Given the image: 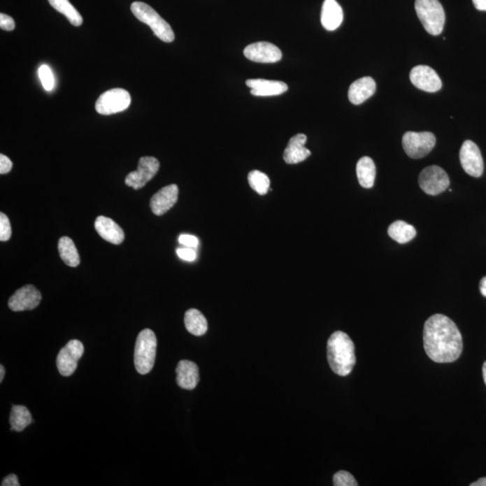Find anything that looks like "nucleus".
<instances>
[{
  "label": "nucleus",
  "mask_w": 486,
  "mask_h": 486,
  "mask_svg": "<svg viewBox=\"0 0 486 486\" xmlns=\"http://www.w3.org/2000/svg\"><path fill=\"white\" fill-rule=\"evenodd\" d=\"M327 357L332 371L338 376L350 375L356 364L355 346L349 335L338 331L327 343Z\"/></svg>",
  "instance_id": "2"
},
{
  "label": "nucleus",
  "mask_w": 486,
  "mask_h": 486,
  "mask_svg": "<svg viewBox=\"0 0 486 486\" xmlns=\"http://www.w3.org/2000/svg\"><path fill=\"white\" fill-rule=\"evenodd\" d=\"M177 254L181 259L186 260V262H194L196 259V249H193V248H178Z\"/></svg>",
  "instance_id": "32"
},
{
  "label": "nucleus",
  "mask_w": 486,
  "mask_h": 486,
  "mask_svg": "<svg viewBox=\"0 0 486 486\" xmlns=\"http://www.w3.org/2000/svg\"><path fill=\"white\" fill-rule=\"evenodd\" d=\"M159 162L155 157H142L136 171H131L125 178L127 186L138 190L143 188L158 173Z\"/></svg>",
  "instance_id": "9"
},
{
  "label": "nucleus",
  "mask_w": 486,
  "mask_h": 486,
  "mask_svg": "<svg viewBox=\"0 0 486 486\" xmlns=\"http://www.w3.org/2000/svg\"><path fill=\"white\" fill-rule=\"evenodd\" d=\"M357 176L360 186L371 188L374 186L376 178V165L369 157H363L357 162Z\"/></svg>",
  "instance_id": "23"
},
{
  "label": "nucleus",
  "mask_w": 486,
  "mask_h": 486,
  "mask_svg": "<svg viewBox=\"0 0 486 486\" xmlns=\"http://www.w3.org/2000/svg\"><path fill=\"white\" fill-rule=\"evenodd\" d=\"M12 167H13V163L11 159L4 155H0V173L2 175L8 173L11 171Z\"/></svg>",
  "instance_id": "35"
},
{
  "label": "nucleus",
  "mask_w": 486,
  "mask_h": 486,
  "mask_svg": "<svg viewBox=\"0 0 486 486\" xmlns=\"http://www.w3.org/2000/svg\"><path fill=\"white\" fill-rule=\"evenodd\" d=\"M95 228L97 234L108 243L118 245L124 240V233L122 229L112 219L106 216H99L95 222Z\"/></svg>",
  "instance_id": "19"
},
{
  "label": "nucleus",
  "mask_w": 486,
  "mask_h": 486,
  "mask_svg": "<svg viewBox=\"0 0 486 486\" xmlns=\"http://www.w3.org/2000/svg\"><path fill=\"white\" fill-rule=\"evenodd\" d=\"M248 87H250V93L256 97H273L282 95L287 92V85L282 81L263 80H248L246 81Z\"/></svg>",
  "instance_id": "17"
},
{
  "label": "nucleus",
  "mask_w": 486,
  "mask_h": 486,
  "mask_svg": "<svg viewBox=\"0 0 486 486\" xmlns=\"http://www.w3.org/2000/svg\"><path fill=\"white\" fill-rule=\"evenodd\" d=\"M470 486H486V478H480L478 481L472 483Z\"/></svg>",
  "instance_id": "39"
},
{
  "label": "nucleus",
  "mask_w": 486,
  "mask_h": 486,
  "mask_svg": "<svg viewBox=\"0 0 486 486\" xmlns=\"http://www.w3.org/2000/svg\"><path fill=\"white\" fill-rule=\"evenodd\" d=\"M461 166L466 173L471 177L479 178L484 172V161L481 152L475 143L467 140L463 143L459 152Z\"/></svg>",
  "instance_id": "11"
},
{
  "label": "nucleus",
  "mask_w": 486,
  "mask_h": 486,
  "mask_svg": "<svg viewBox=\"0 0 486 486\" xmlns=\"http://www.w3.org/2000/svg\"><path fill=\"white\" fill-rule=\"evenodd\" d=\"M131 10L138 20L148 24L159 40L165 43L173 42L175 34L171 27L148 4L139 1L134 2L131 6Z\"/></svg>",
  "instance_id": "3"
},
{
  "label": "nucleus",
  "mask_w": 486,
  "mask_h": 486,
  "mask_svg": "<svg viewBox=\"0 0 486 486\" xmlns=\"http://www.w3.org/2000/svg\"><path fill=\"white\" fill-rule=\"evenodd\" d=\"M5 376V369L4 366L2 365L0 366V382L3 381V379H4Z\"/></svg>",
  "instance_id": "40"
},
{
  "label": "nucleus",
  "mask_w": 486,
  "mask_h": 486,
  "mask_svg": "<svg viewBox=\"0 0 486 486\" xmlns=\"http://www.w3.org/2000/svg\"><path fill=\"white\" fill-rule=\"evenodd\" d=\"M423 343L429 359L437 363L456 362L463 350L462 335L459 328L452 320L438 313L426 321Z\"/></svg>",
  "instance_id": "1"
},
{
  "label": "nucleus",
  "mask_w": 486,
  "mask_h": 486,
  "mask_svg": "<svg viewBox=\"0 0 486 486\" xmlns=\"http://www.w3.org/2000/svg\"><path fill=\"white\" fill-rule=\"evenodd\" d=\"M389 236L396 243L404 244L415 239L417 231L415 228L403 221H396L388 227Z\"/></svg>",
  "instance_id": "24"
},
{
  "label": "nucleus",
  "mask_w": 486,
  "mask_h": 486,
  "mask_svg": "<svg viewBox=\"0 0 486 486\" xmlns=\"http://www.w3.org/2000/svg\"><path fill=\"white\" fill-rule=\"evenodd\" d=\"M131 96L123 89H113L106 91L96 102V110L103 115L117 114L129 108Z\"/></svg>",
  "instance_id": "7"
},
{
  "label": "nucleus",
  "mask_w": 486,
  "mask_h": 486,
  "mask_svg": "<svg viewBox=\"0 0 486 486\" xmlns=\"http://www.w3.org/2000/svg\"><path fill=\"white\" fill-rule=\"evenodd\" d=\"M2 486H20V482H18V478L17 476L14 475V473H12V475H9L4 480H3Z\"/></svg>",
  "instance_id": "36"
},
{
  "label": "nucleus",
  "mask_w": 486,
  "mask_h": 486,
  "mask_svg": "<svg viewBox=\"0 0 486 486\" xmlns=\"http://www.w3.org/2000/svg\"><path fill=\"white\" fill-rule=\"evenodd\" d=\"M403 147L406 155L412 159H422L434 150L436 137L429 131H407L403 136Z\"/></svg>",
  "instance_id": "6"
},
{
  "label": "nucleus",
  "mask_w": 486,
  "mask_h": 486,
  "mask_svg": "<svg viewBox=\"0 0 486 486\" xmlns=\"http://www.w3.org/2000/svg\"><path fill=\"white\" fill-rule=\"evenodd\" d=\"M176 373H177V384L181 388L193 390L199 384V369L196 363L190 360H181L178 364Z\"/></svg>",
  "instance_id": "18"
},
{
  "label": "nucleus",
  "mask_w": 486,
  "mask_h": 486,
  "mask_svg": "<svg viewBox=\"0 0 486 486\" xmlns=\"http://www.w3.org/2000/svg\"><path fill=\"white\" fill-rule=\"evenodd\" d=\"M376 81L370 77H364L354 81L349 89V99L353 105H360L374 95Z\"/></svg>",
  "instance_id": "20"
},
{
  "label": "nucleus",
  "mask_w": 486,
  "mask_h": 486,
  "mask_svg": "<svg viewBox=\"0 0 486 486\" xmlns=\"http://www.w3.org/2000/svg\"><path fill=\"white\" fill-rule=\"evenodd\" d=\"M343 21V10L336 0H325L322 5L321 22L327 31H334Z\"/></svg>",
  "instance_id": "21"
},
{
  "label": "nucleus",
  "mask_w": 486,
  "mask_h": 486,
  "mask_svg": "<svg viewBox=\"0 0 486 486\" xmlns=\"http://www.w3.org/2000/svg\"><path fill=\"white\" fill-rule=\"evenodd\" d=\"M480 292L483 296L486 297V277L483 278L480 281Z\"/></svg>",
  "instance_id": "38"
},
{
  "label": "nucleus",
  "mask_w": 486,
  "mask_h": 486,
  "mask_svg": "<svg viewBox=\"0 0 486 486\" xmlns=\"http://www.w3.org/2000/svg\"><path fill=\"white\" fill-rule=\"evenodd\" d=\"M15 24L13 18L4 13L0 14V27L2 30L13 31Z\"/></svg>",
  "instance_id": "34"
},
{
  "label": "nucleus",
  "mask_w": 486,
  "mask_h": 486,
  "mask_svg": "<svg viewBox=\"0 0 486 486\" xmlns=\"http://www.w3.org/2000/svg\"><path fill=\"white\" fill-rule=\"evenodd\" d=\"M243 53L248 59L259 64H275L282 59L280 49L268 42L252 43L244 49Z\"/></svg>",
  "instance_id": "14"
},
{
  "label": "nucleus",
  "mask_w": 486,
  "mask_h": 486,
  "mask_svg": "<svg viewBox=\"0 0 486 486\" xmlns=\"http://www.w3.org/2000/svg\"><path fill=\"white\" fill-rule=\"evenodd\" d=\"M184 322L187 331L194 336H202L208 331V321L199 310H187L185 313Z\"/></svg>",
  "instance_id": "22"
},
{
  "label": "nucleus",
  "mask_w": 486,
  "mask_h": 486,
  "mask_svg": "<svg viewBox=\"0 0 486 486\" xmlns=\"http://www.w3.org/2000/svg\"><path fill=\"white\" fill-rule=\"evenodd\" d=\"M473 6L480 11H486V0H473Z\"/></svg>",
  "instance_id": "37"
},
{
  "label": "nucleus",
  "mask_w": 486,
  "mask_h": 486,
  "mask_svg": "<svg viewBox=\"0 0 486 486\" xmlns=\"http://www.w3.org/2000/svg\"><path fill=\"white\" fill-rule=\"evenodd\" d=\"M419 184L424 193L437 196L448 190L450 181L446 171L434 165L423 169L419 176Z\"/></svg>",
  "instance_id": "8"
},
{
  "label": "nucleus",
  "mask_w": 486,
  "mask_h": 486,
  "mask_svg": "<svg viewBox=\"0 0 486 486\" xmlns=\"http://www.w3.org/2000/svg\"><path fill=\"white\" fill-rule=\"evenodd\" d=\"M178 243L183 245L184 247L193 248L196 249L199 246V239L194 235L190 234H181L178 237Z\"/></svg>",
  "instance_id": "33"
},
{
  "label": "nucleus",
  "mask_w": 486,
  "mask_h": 486,
  "mask_svg": "<svg viewBox=\"0 0 486 486\" xmlns=\"http://www.w3.org/2000/svg\"><path fill=\"white\" fill-rule=\"evenodd\" d=\"M10 221L5 214H0V241H7L11 238Z\"/></svg>",
  "instance_id": "31"
},
{
  "label": "nucleus",
  "mask_w": 486,
  "mask_h": 486,
  "mask_svg": "<svg viewBox=\"0 0 486 486\" xmlns=\"http://www.w3.org/2000/svg\"><path fill=\"white\" fill-rule=\"evenodd\" d=\"M416 14L423 27L431 36H438L444 29L446 15L438 0H416Z\"/></svg>",
  "instance_id": "5"
},
{
  "label": "nucleus",
  "mask_w": 486,
  "mask_h": 486,
  "mask_svg": "<svg viewBox=\"0 0 486 486\" xmlns=\"http://www.w3.org/2000/svg\"><path fill=\"white\" fill-rule=\"evenodd\" d=\"M334 485L335 486H357L356 479L347 471H340L335 473L334 476Z\"/></svg>",
  "instance_id": "30"
},
{
  "label": "nucleus",
  "mask_w": 486,
  "mask_h": 486,
  "mask_svg": "<svg viewBox=\"0 0 486 486\" xmlns=\"http://www.w3.org/2000/svg\"><path fill=\"white\" fill-rule=\"evenodd\" d=\"M48 1L55 10L65 15L72 26L80 27L83 24V17L69 0H48Z\"/></svg>",
  "instance_id": "27"
},
{
  "label": "nucleus",
  "mask_w": 486,
  "mask_h": 486,
  "mask_svg": "<svg viewBox=\"0 0 486 486\" xmlns=\"http://www.w3.org/2000/svg\"><path fill=\"white\" fill-rule=\"evenodd\" d=\"M42 294L33 285H24L15 291L8 300V307L13 312L33 310L40 305Z\"/></svg>",
  "instance_id": "12"
},
{
  "label": "nucleus",
  "mask_w": 486,
  "mask_h": 486,
  "mask_svg": "<svg viewBox=\"0 0 486 486\" xmlns=\"http://www.w3.org/2000/svg\"><path fill=\"white\" fill-rule=\"evenodd\" d=\"M84 353V346L81 341L72 340L59 350L58 354L57 368L59 374L64 376H70L77 369L78 360L81 359Z\"/></svg>",
  "instance_id": "10"
},
{
  "label": "nucleus",
  "mask_w": 486,
  "mask_h": 486,
  "mask_svg": "<svg viewBox=\"0 0 486 486\" xmlns=\"http://www.w3.org/2000/svg\"><path fill=\"white\" fill-rule=\"evenodd\" d=\"M58 250L59 256L66 265L72 266V268L80 265V254H78L77 248L71 238L62 237L59 240Z\"/></svg>",
  "instance_id": "25"
},
{
  "label": "nucleus",
  "mask_w": 486,
  "mask_h": 486,
  "mask_svg": "<svg viewBox=\"0 0 486 486\" xmlns=\"http://www.w3.org/2000/svg\"><path fill=\"white\" fill-rule=\"evenodd\" d=\"M157 338L155 332L145 329L138 335L134 350V365L141 375L148 374L155 366Z\"/></svg>",
  "instance_id": "4"
},
{
  "label": "nucleus",
  "mask_w": 486,
  "mask_h": 486,
  "mask_svg": "<svg viewBox=\"0 0 486 486\" xmlns=\"http://www.w3.org/2000/svg\"><path fill=\"white\" fill-rule=\"evenodd\" d=\"M178 187L177 185H169L159 190L150 199V206L153 214L162 215L173 208L178 201Z\"/></svg>",
  "instance_id": "15"
},
{
  "label": "nucleus",
  "mask_w": 486,
  "mask_h": 486,
  "mask_svg": "<svg viewBox=\"0 0 486 486\" xmlns=\"http://www.w3.org/2000/svg\"><path fill=\"white\" fill-rule=\"evenodd\" d=\"M9 422L12 431L21 432L33 422V418L26 406H14L12 407Z\"/></svg>",
  "instance_id": "26"
},
{
  "label": "nucleus",
  "mask_w": 486,
  "mask_h": 486,
  "mask_svg": "<svg viewBox=\"0 0 486 486\" xmlns=\"http://www.w3.org/2000/svg\"><path fill=\"white\" fill-rule=\"evenodd\" d=\"M39 77L42 81L43 87L47 91H51L55 87V77H53L51 69L47 65H42L39 69Z\"/></svg>",
  "instance_id": "29"
},
{
  "label": "nucleus",
  "mask_w": 486,
  "mask_h": 486,
  "mask_svg": "<svg viewBox=\"0 0 486 486\" xmlns=\"http://www.w3.org/2000/svg\"><path fill=\"white\" fill-rule=\"evenodd\" d=\"M483 376H484V380L486 385V362L483 365Z\"/></svg>",
  "instance_id": "41"
},
{
  "label": "nucleus",
  "mask_w": 486,
  "mask_h": 486,
  "mask_svg": "<svg viewBox=\"0 0 486 486\" xmlns=\"http://www.w3.org/2000/svg\"><path fill=\"white\" fill-rule=\"evenodd\" d=\"M410 80L417 89L425 92H437L442 87L441 80L437 72L426 65H419L413 68L410 73Z\"/></svg>",
  "instance_id": "13"
},
{
  "label": "nucleus",
  "mask_w": 486,
  "mask_h": 486,
  "mask_svg": "<svg viewBox=\"0 0 486 486\" xmlns=\"http://www.w3.org/2000/svg\"><path fill=\"white\" fill-rule=\"evenodd\" d=\"M248 181L250 187L259 194H266L271 187V180L268 175L259 171H250L248 175Z\"/></svg>",
  "instance_id": "28"
},
{
  "label": "nucleus",
  "mask_w": 486,
  "mask_h": 486,
  "mask_svg": "<svg viewBox=\"0 0 486 486\" xmlns=\"http://www.w3.org/2000/svg\"><path fill=\"white\" fill-rule=\"evenodd\" d=\"M307 137L306 134H299L292 137L284 152V161L287 164H297L306 161L311 152L306 147Z\"/></svg>",
  "instance_id": "16"
}]
</instances>
